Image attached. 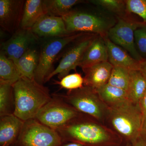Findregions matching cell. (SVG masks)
<instances>
[{
    "label": "cell",
    "mask_w": 146,
    "mask_h": 146,
    "mask_svg": "<svg viewBox=\"0 0 146 146\" xmlns=\"http://www.w3.org/2000/svg\"><path fill=\"white\" fill-rule=\"evenodd\" d=\"M96 90L101 99L109 107L129 100L127 91L108 84Z\"/></svg>",
    "instance_id": "21"
},
{
    "label": "cell",
    "mask_w": 146,
    "mask_h": 146,
    "mask_svg": "<svg viewBox=\"0 0 146 146\" xmlns=\"http://www.w3.org/2000/svg\"><path fill=\"white\" fill-rule=\"evenodd\" d=\"M84 1L80 0H44V5L47 14L63 17L71 11L74 6Z\"/></svg>",
    "instance_id": "23"
},
{
    "label": "cell",
    "mask_w": 146,
    "mask_h": 146,
    "mask_svg": "<svg viewBox=\"0 0 146 146\" xmlns=\"http://www.w3.org/2000/svg\"><path fill=\"white\" fill-rule=\"evenodd\" d=\"M143 121L139 104L129 100L109 107L108 125L126 143H132L140 137Z\"/></svg>",
    "instance_id": "3"
},
{
    "label": "cell",
    "mask_w": 146,
    "mask_h": 146,
    "mask_svg": "<svg viewBox=\"0 0 146 146\" xmlns=\"http://www.w3.org/2000/svg\"><path fill=\"white\" fill-rule=\"evenodd\" d=\"M22 76L18 68L4 53H0V81L13 84Z\"/></svg>",
    "instance_id": "22"
},
{
    "label": "cell",
    "mask_w": 146,
    "mask_h": 146,
    "mask_svg": "<svg viewBox=\"0 0 146 146\" xmlns=\"http://www.w3.org/2000/svg\"><path fill=\"white\" fill-rule=\"evenodd\" d=\"M13 85L0 81V116L13 114L15 102Z\"/></svg>",
    "instance_id": "24"
},
{
    "label": "cell",
    "mask_w": 146,
    "mask_h": 146,
    "mask_svg": "<svg viewBox=\"0 0 146 146\" xmlns=\"http://www.w3.org/2000/svg\"><path fill=\"white\" fill-rule=\"evenodd\" d=\"M89 2L117 15V17L126 16L128 13L125 1L122 0H91Z\"/></svg>",
    "instance_id": "26"
},
{
    "label": "cell",
    "mask_w": 146,
    "mask_h": 146,
    "mask_svg": "<svg viewBox=\"0 0 146 146\" xmlns=\"http://www.w3.org/2000/svg\"><path fill=\"white\" fill-rule=\"evenodd\" d=\"M126 8L128 13L137 14L146 23V0H126Z\"/></svg>",
    "instance_id": "29"
},
{
    "label": "cell",
    "mask_w": 146,
    "mask_h": 146,
    "mask_svg": "<svg viewBox=\"0 0 146 146\" xmlns=\"http://www.w3.org/2000/svg\"><path fill=\"white\" fill-rule=\"evenodd\" d=\"M38 38L31 29L20 28L10 38L2 43L1 51L16 65L18 59L37 41Z\"/></svg>",
    "instance_id": "11"
},
{
    "label": "cell",
    "mask_w": 146,
    "mask_h": 146,
    "mask_svg": "<svg viewBox=\"0 0 146 146\" xmlns=\"http://www.w3.org/2000/svg\"></svg>",
    "instance_id": "36"
},
{
    "label": "cell",
    "mask_w": 146,
    "mask_h": 146,
    "mask_svg": "<svg viewBox=\"0 0 146 146\" xmlns=\"http://www.w3.org/2000/svg\"><path fill=\"white\" fill-rule=\"evenodd\" d=\"M134 40L137 52L144 60L146 59V23L137 28L134 33Z\"/></svg>",
    "instance_id": "28"
},
{
    "label": "cell",
    "mask_w": 146,
    "mask_h": 146,
    "mask_svg": "<svg viewBox=\"0 0 146 146\" xmlns=\"http://www.w3.org/2000/svg\"><path fill=\"white\" fill-rule=\"evenodd\" d=\"M59 146H84L81 144L78 143H74V142H68L66 143L61 144Z\"/></svg>",
    "instance_id": "34"
},
{
    "label": "cell",
    "mask_w": 146,
    "mask_h": 146,
    "mask_svg": "<svg viewBox=\"0 0 146 146\" xmlns=\"http://www.w3.org/2000/svg\"><path fill=\"white\" fill-rule=\"evenodd\" d=\"M140 137L146 141V119L143 120L141 127Z\"/></svg>",
    "instance_id": "32"
},
{
    "label": "cell",
    "mask_w": 146,
    "mask_h": 146,
    "mask_svg": "<svg viewBox=\"0 0 146 146\" xmlns=\"http://www.w3.org/2000/svg\"><path fill=\"white\" fill-rule=\"evenodd\" d=\"M117 21L110 29L107 34L108 39L124 49L136 60L143 61L136 50L134 40L136 30L146 23L133 21L126 16L117 17Z\"/></svg>",
    "instance_id": "9"
},
{
    "label": "cell",
    "mask_w": 146,
    "mask_h": 146,
    "mask_svg": "<svg viewBox=\"0 0 146 146\" xmlns=\"http://www.w3.org/2000/svg\"><path fill=\"white\" fill-rule=\"evenodd\" d=\"M139 106L141 109L143 120L146 119V92L139 102Z\"/></svg>",
    "instance_id": "30"
},
{
    "label": "cell",
    "mask_w": 146,
    "mask_h": 146,
    "mask_svg": "<svg viewBox=\"0 0 146 146\" xmlns=\"http://www.w3.org/2000/svg\"><path fill=\"white\" fill-rule=\"evenodd\" d=\"M57 94L79 112L106 124L109 107L101 99L96 89L84 86L68 91L65 94Z\"/></svg>",
    "instance_id": "4"
},
{
    "label": "cell",
    "mask_w": 146,
    "mask_h": 146,
    "mask_svg": "<svg viewBox=\"0 0 146 146\" xmlns=\"http://www.w3.org/2000/svg\"><path fill=\"white\" fill-rule=\"evenodd\" d=\"M140 71L146 78V59L141 63Z\"/></svg>",
    "instance_id": "33"
},
{
    "label": "cell",
    "mask_w": 146,
    "mask_h": 146,
    "mask_svg": "<svg viewBox=\"0 0 146 146\" xmlns=\"http://www.w3.org/2000/svg\"><path fill=\"white\" fill-rule=\"evenodd\" d=\"M62 18L70 34L91 33L103 37L116 23L103 15L72 10Z\"/></svg>",
    "instance_id": "5"
},
{
    "label": "cell",
    "mask_w": 146,
    "mask_h": 146,
    "mask_svg": "<svg viewBox=\"0 0 146 146\" xmlns=\"http://www.w3.org/2000/svg\"><path fill=\"white\" fill-rule=\"evenodd\" d=\"M39 57V54L36 50L30 48L18 59L16 65L22 77L34 79Z\"/></svg>",
    "instance_id": "19"
},
{
    "label": "cell",
    "mask_w": 146,
    "mask_h": 146,
    "mask_svg": "<svg viewBox=\"0 0 146 146\" xmlns=\"http://www.w3.org/2000/svg\"><path fill=\"white\" fill-rule=\"evenodd\" d=\"M85 35L84 33H72L54 37L47 42L39 53L34 79L44 85L46 79L53 71V65L58 55L66 46Z\"/></svg>",
    "instance_id": "6"
},
{
    "label": "cell",
    "mask_w": 146,
    "mask_h": 146,
    "mask_svg": "<svg viewBox=\"0 0 146 146\" xmlns=\"http://www.w3.org/2000/svg\"><path fill=\"white\" fill-rule=\"evenodd\" d=\"M31 30L38 37L54 38L70 34L62 17L47 14L42 17Z\"/></svg>",
    "instance_id": "13"
},
{
    "label": "cell",
    "mask_w": 146,
    "mask_h": 146,
    "mask_svg": "<svg viewBox=\"0 0 146 146\" xmlns=\"http://www.w3.org/2000/svg\"><path fill=\"white\" fill-rule=\"evenodd\" d=\"M46 14L43 1L27 0L24 6L20 28L31 29L33 26Z\"/></svg>",
    "instance_id": "18"
},
{
    "label": "cell",
    "mask_w": 146,
    "mask_h": 146,
    "mask_svg": "<svg viewBox=\"0 0 146 146\" xmlns=\"http://www.w3.org/2000/svg\"><path fill=\"white\" fill-rule=\"evenodd\" d=\"M25 1L0 0V25L4 30L14 33L20 28Z\"/></svg>",
    "instance_id": "12"
},
{
    "label": "cell",
    "mask_w": 146,
    "mask_h": 146,
    "mask_svg": "<svg viewBox=\"0 0 146 146\" xmlns=\"http://www.w3.org/2000/svg\"><path fill=\"white\" fill-rule=\"evenodd\" d=\"M129 71L125 68L113 67L108 84L127 91L130 80Z\"/></svg>",
    "instance_id": "25"
},
{
    "label": "cell",
    "mask_w": 146,
    "mask_h": 146,
    "mask_svg": "<svg viewBox=\"0 0 146 146\" xmlns=\"http://www.w3.org/2000/svg\"><path fill=\"white\" fill-rule=\"evenodd\" d=\"M16 141L20 146H59L63 143L56 130L35 119L25 121Z\"/></svg>",
    "instance_id": "8"
},
{
    "label": "cell",
    "mask_w": 146,
    "mask_h": 146,
    "mask_svg": "<svg viewBox=\"0 0 146 146\" xmlns=\"http://www.w3.org/2000/svg\"><path fill=\"white\" fill-rule=\"evenodd\" d=\"M131 145V146H146V141L140 137Z\"/></svg>",
    "instance_id": "31"
},
{
    "label": "cell",
    "mask_w": 146,
    "mask_h": 146,
    "mask_svg": "<svg viewBox=\"0 0 146 146\" xmlns=\"http://www.w3.org/2000/svg\"><path fill=\"white\" fill-rule=\"evenodd\" d=\"M94 37V35H85L79 39L75 44L65 53L57 67L46 79L45 83L56 75L60 80L69 74L70 71L75 70Z\"/></svg>",
    "instance_id": "10"
},
{
    "label": "cell",
    "mask_w": 146,
    "mask_h": 146,
    "mask_svg": "<svg viewBox=\"0 0 146 146\" xmlns=\"http://www.w3.org/2000/svg\"><path fill=\"white\" fill-rule=\"evenodd\" d=\"M13 86L15 102L13 115L24 121L35 119L52 98L48 88L35 79L21 77Z\"/></svg>",
    "instance_id": "2"
},
{
    "label": "cell",
    "mask_w": 146,
    "mask_h": 146,
    "mask_svg": "<svg viewBox=\"0 0 146 146\" xmlns=\"http://www.w3.org/2000/svg\"><path fill=\"white\" fill-rule=\"evenodd\" d=\"M129 73L128 97L131 101L138 104L146 92V78L140 70H131Z\"/></svg>",
    "instance_id": "20"
},
{
    "label": "cell",
    "mask_w": 146,
    "mask_h": 146,
    "mask_svg": "<svg viewBox=\"0 0 146 146\" xmlns=\"http://www.w3.org/2000/svg\"><path fill=\"white\" fill-rule=\"evenodd\" d=\"M113 68L111 63L106 61L83 68L84 86L97 90L107 84Z\"/></svg>",
    "instance_id": "14"
},
{
    "label": "cell",
    "mask_w": 146,
    "mask_h": 146,
    "mask_svg": "<svg viewBox=\"0 0 146 146\" xmlns=\"http://www.w3.org/2000/svg\"><path fill=\"white\" fill-rule=\"evenodd\" d=\"M107 47L103 36H95L84 52L78 67L82 69L89 66L108 61Z\"/></svg>",
    "instance_id": "16"
},
{
    "label": "cell",
    "mask_w": 146,
    "mask_h": 146,
    "mask_svg": "<svg viewBox=\"0 0 146 146\" xmlns=\"http://www.w3.org/2000/svg\"><path fill=\"white\" fill-rule=\"evenodd\" d=\"M123 146H131V145L129 143H126Z\"/></svg>",
    "instance_id": "35"
},
{
    "label": "cell",
    "mask_w": 146,
    "mask_h": 146,
    "mask_svg": "<svg viewBox=\"0 0 146 146\" xmlns=\"http://www.w3.org/2000/svg\"><path fill=\"white\" fill-rule=\"evenodd\" d=\"M56 130L63 142L84 146H122L124 141L107 125L82 113Z\"/></svg>",
    "instance_id": "1"
},
{
    "label": "cell",
    "mask_w": 146,
    "mask_h": 146,
    "mask_svg": "<svg viewBox=\"0 0 146 146\" xmlns=\"http://www.w3.org/2000/svg\"><path fill=\"white\" fill-rule=\"evenodd\" d=\"M39 110L35 119L50 128L57 129L77 117L80 112L66 102L57 94Z\"/></svg>",
    "instance_id": "7"
},
{
    "label": "cell",
    "mask_w": 146,
    "mask_h": 146,
    "mask_svg": "<svg viewBox=\"0 0 146 146\" xmlns=\"http://www.w3.org/2000/svg\"><path fill=\"white\" fill-rule=\"evenodd\" d=\"M55 83L62 88L70 91L79 89L84 86V80L80 74L76 73L69 74L60 81L56 82Z\"/></svg>",
    "instance_id": "27"
},
{
    "label": "cell",
    "mask_w": 146,
    "mask_h": 146,
    "mask_svg": "<svg viewBox=\"0 0 146 146\" xmlns=\"http://www.w3.org/2000/svg\"><path fill=\"white\" fill-rule=\"evenodd\" d=\"M104 39L108 53V61L113 67H121L129 71L140 70L141 62L132 57L123 48L111 42L107 36Z\"/></svg>",
    "instance_id": "15"
},
{
    "label": "cell",
    "mask_w": 146,
    "mask_h": 146,
    "mask_svg": "<svg viewBox=\"0 0 146 146\" xmlns=\"http://www.w3.org/2000/svg\"><path fill=\"white\" fill-rule=\"evenodd\" d=\"M0 117V144L9 146L17 140L25 121L13 114Z\"/></svg>",
    "instance_id": "17"
}]
</instances>
